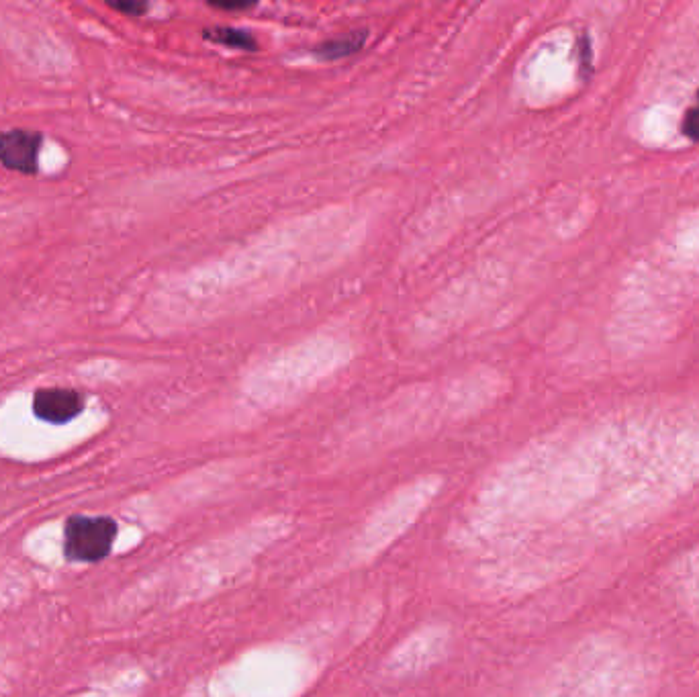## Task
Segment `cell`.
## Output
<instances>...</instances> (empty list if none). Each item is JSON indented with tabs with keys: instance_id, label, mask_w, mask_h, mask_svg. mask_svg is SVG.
Segmentation results:
<instances>
[{
	"instance_id": "cell-1",
	"label": "cell",
	"mask_w": 699,
	"mask_h": 697,
	"mask_svg": "<svg viewBox=\"0 0 699 697\" xmlns=\"http://www.w3.org/2000/svg\"><path fill=\"white\" fill-rule=\"evenodd\" d=\"M117 522L107 516H70L64 524V554L70 563H101L111 554Z\"/></svg>"
},
{
	"instance_id": "cell-2",
	"label": "cell",
	"mask_w": 699,
	"mask_h": 697,
	"mask_svg": "<svg viewBox=\"0 0 699 697\" xmlns=\"http://www.w3.org/2000/svg\"><path fill=\"white\" fill-rule=\"evenodd\" d=\"M43 137L29 129H11L0 133V164L21 174L39 170V152Z\"/></svg>"
},
{
	"instance_id": "cell-3",
	"label": "cell",
	"mask_w": 699,
	"mask_h": 697,
	"mask_svg": "<svg viewBox=\"0 0 699 697\" xmlns=\"http://www.w3.org/2000/svg\"><path fill=\"white\" fill-rule=\"evenodd\" d=\"M84 409V397L76 389H62V387H50V389H37L33 395V413L41 422H48L54 426H64L82 413Z\"/></svg>"
},
{
	"instance_id": "cell-4",
	"label": "cell",
	"mask_w": 699,
	"mask_h": 697,
	"mask_svg": "<svg viewBox=\"0 0 699 697\" xmlns=\"http://www.w3.org/2000/svg\"><path fill=\"white\" fill-rule=\"evenodd\" d=\"M205 35L217 43L229 45V48H240V50H254L256 41L250 33L242 31V29H231V27H219V29H211L205 31Z\"/></svg>"
},
{
	"instance_id": "cell-5",
	"label": "cell",
	"mask_w": 699,
	"mask_h": 697,
	"mask_svg": "<svg viewBox=\"0 0 699 697\" xmlns=\"http://www.w3.org/2000/svg\"><path fill=\"white\" fill-rule=\"evenodd\" d=\"M362 45V35H350L346 39H332L328 43L319 45V54H323L325 58H340L346 54L356 52Z\"/></svg>"
},
{
	"instance_id": "cell-6",
	"label": "cell",
	"mask_w": 699,
	"mask_h": 697,
	"mask_svg": "<svg viewBox=\"0 0 699 697\" xmlns=\"http://www.w3.org/2000/svg\"><path fill=\"white\" fill-rule=\"evenodd\" d=\"M683 133L689 139H699V95H697L695 105L687 111V115L683 119Z\"/></svg>"
},
{
	"instance_id": "cell-7",
	"label": "cell",
	"mask_w": 699,
	"mask_h": 697,
	"mask_svg": "<svg viewBox=\"0 0 699 697\" xmlns=\"http://www.w3.org/2000/svg\"><path fill=\"white\" fill-rule=\"evenodd\" d=\"M115 11H121V13H131V15H142L148 7L146 5H129V3H115L111 5Z\"/></svg>"
}]
</instances>
